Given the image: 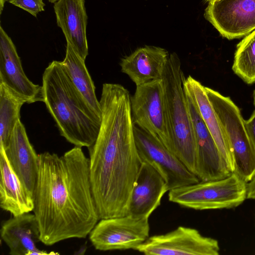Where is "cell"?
<instances>
[{"label":"cell","instance_id":"d4e9b609","mask_svg":"<svg viewBox=\"0 0 255 255\" xmlns=\"http://www.w3.org/2000/svg\"><path fill=\"white\" fill-rule=\"evenodd\" d=\"M245 123L249 135L255 146V110L250 118L246 120Z\"/></svg>","mask_w":255,"mask_h":255},{"label":"cell","instance_id":"52a82bcc","mask_svg":"<svg viewBox=\"0 0 255 255\" xmlns=\"http://www.w3.org/2000/svg\"><path fill=\"white\" fill-rule=\"evenodd\" d=\"M130 100L134 124L171 151V138L161 79L136 86Z\"/></svg>","mask_w":255,"mask_h":255},{"label":"cell","instance_id":"30bf717a","mask_svg":"<svg viewBox=\"0 0 255 255\" xmlns=\"http://www.w3.org/2000/svg\"><path fill=\"white\" fill-rule=\"evenodd\" d=\"M136 251L146 255H219L217 240L195 229L179 226L165 234L149 237Z\"/></svg>","mask_w":255,"mask_h":255},{"label":"cell","instance_id":"f546056e","mask_svg":"<svg viewBox=\"0 0 255 255\" xmlns=\"http://www.w3.org/2000/svg\"><path fill=\"white\" fill-rule=\"evenodd\" d=\"M58 0H48V1L51 3H54L55 2H56Z\"/></svg>","mask_w":255,"mask_h":255},{"label":"cell","instance_id":"ba28073f","mask_svg":"<svg viewBox=\"0 0 255 255\" xmlns=\"http://www.w3.org/2000/svg\"><path fill=\"white\" fill-rule=\"evenodd\" d=\"M149 230L148 218L125 215L100 219L89 235L97 250H136L149 237Z\"/></svg>","mask_w":255,"mask_h":255},{"label":"cell","instance_id":"484cf974","mask_svg":"<svg viewBox=\"0 0 255 255\" xmlns=\"http://www.w3.org/2000/svg\"><path fill=\"white\" fill-rule=\"evenodd\" d=\"M250 199L255 200V175L247 183V197Z\"/></svg>","mask_w":255,"mask_h":255},{"label":"cell","instance_id":"d6986e66","mask_svg":"<svg viewBox=\"0 0 255 255\" xmlns=\"http://www.w3.org/2000/svg\"><path fill=\"white\" fill-rule=\"evenodd\" d=\"M186 94L195 104L231 172L234 171L233 151L228 137L216 115L205 91V86L191 76L183 78Z\"/></svg>","mask_w":255,"mask_h":255},{"label":"cell","instance_id":"2e32d148","mask_svg":"<svg viewBox=\"0 0 255 255\" xmlns=\"http://www.w3.org/2000/svg\"><path fill=\"white\" fill-rule=\"evenodd\" d=\"M0 237L9 249L11 255H58L38 249L40 241L39 225L34 214L24 213L12 216L1 225Z\"/></svg>","mask_w":255,"mask_h":255},{"label":"cell","instance_id":"6da1fadb","mask_svg":"<svg viewBox=\"0 0 255 255\" xmlns=\"http://www.w3.org/2000/svg\"><path fill=\"white\" fill-rule=\"evenodd\" d=\"M130 99L122 85H103L101 126L95 142L88 148L92 191L100 219L127 215L142 163L135 142Z\"/></svg>","mask_w":255,"mask_h":255},{"label":"cell","instance_id":"8992f818","mask_svg":"<svg viewBox=\"0 0 255 255\" xmlns=\"http://www.w3.org/2000/svg\"><path fill=\"white\" fill-rule=\"evenodd\" d=\"M216 115L228 137L234 160V171L247 183L255 175V146L241 111L229 97L205 87Z\"/></svg>","mask_w":255,"mask_h":255},{"label":"cell","instance_id":"ffe728a7","mask_svg":"<svg viewBox=\"0 0 255 255\" xmlns=\"http://www.w3.org/2000/svg\"><path fill=\"white\" fill-rule=\"evenodd\" d=\"M0 207L12 216L33 211L32 194L22 184L11 168L0 146Z\"/></svg>","mask_w":255,"mask_h":255},{"label":"cell","instance_id":"277c9868","mask_svg":"<svg viewBox=\"0 0 255 255\" xmlns=\"http://www.w3.org/2000/svg\"><path fill=\"white\" fill-rule=\"evenodd\" d=\"M184 77L178 55L175 52L169 54L161 80L171 138V151L196 175V144L183 87Z\"/></svg>","mask_w":255,"mask_h":255},{"label":"cell","instance_id":"9a60e30c","mask_svg":"<svg viewBox=\"0 0 255 255\" xmlns=\"http://www.w3.org/2000/svg\"><path fill=\"white\" fill-rule=\"evenodd\" d=\"M3 149L11 168L33 196L38 173L39 155L30 142L20 120L17 122Z\"/></svg>","mask_w":255,"mask_h":255},{"label":"cell","instance_id":"ac0fdd59","mask_svg":"<svg viewBox=\"0 0 255 255\" xmlns=\"http://www.w3.org/2000/svg\"><path fill=\"white\" fill-rule=\"evenodd\" d=\"M169 54L164 48L145 45L122 58L121 71L127 74L136 86L161 79Z\"/></svg>","mask_w":255,"mask_h":255},{"label":"cell","instance_id":"8fae6325","mask_svg":"<svg viewBox=\"0 0 255 255\" xmlns=\"http://www.w3.org/2000/svg\"><path fill=\"white\" fill-rule=\"evenodd\" d=\"M204 16L229 40L255 30V0H218L208 3Z\"/></svg>","mask_w":255,"mask_h":255},{"label":"cell","instance_id":"7c38bea8","mask_svg":"<svg viewBox=\"0 0 255 255\" xmlns=\"http://www.w3.org/2000/svg\"><path fill=\"white\" fill-rule=\"evenodd\" d=\"M186 95L196 144V175L200 181L224 178L232 172L195 104Z\"/></svg>","mask_w":255,"mask_h":255},{"label":"cell","instance_id":"3957f363","mask_svg":"<svg viewBox=\"0 0 255 255\" xmlns=\"http://www.w3.org/2000/svg\"><path fill=\"white\" fill-rule=\"evenodd\" d=\"M43 102L61 136L79 147L92 146L102 118L88 105L70 79L61 61L54 60L42 75Z\"/></svg>","mask_w":255,"mask_h":255},{"label":"cell","instance_id":"83f0119b","mask_svg":"<svg viewBox=\"0 0 255 255\" xmlns=\"http://www.w3.org/2000/svg\"><path fill=\"white\" fill-rule=\"evenodd\" d=\"M253 103L254 106L255 107V90H254L253 93Z\"/></svg>","mask_w":255,"mask_h":255},{"label":"cell","instance_id":"5bb4252c","mask_svg":"<svg viewBox=\"0 0 255 255\" xmlns=\"http://www.w3.org/2000/svg\"><path fill=\"white\" fill-rule=\"evenodd\" d=\"M168 191L166 183L159 172L148 163L142 162L132 187L127 215L149 218Z\"/></svg>","mask_w":255,"mask_h":255},{"label":"cell","instance_id":"4316f807","mask_svg":"<svg viewBox=\"0 0 255 255\" xmlns=\"http://www.w3.org/2000/svg\"><path fill=\"white\" fill-rule=\"evenodd\" d=\"M6 1H8V0H0V14L1 13V12L2 11V9H3V6H4V4Z\"/></svg>","mask_w":255,"mask_h":255},{"label":"cell","instance_id":"44dd1931","mask_svg":"<svg viewBox=\"0 0 255 255\" xmlns=\"http://www.w3.org/2000/svg\"><path fill=\"white\" fill-rule=\"evenodd\" d=\"M61 62L75 88L90 108L102 118L100 103L97 98L95 87L85 60L75 51L68 42L65 58Z\"/></svg>","mask_w":255,"mask_h":255},{"label":"cell","instance_id":"cb8c5ba5","mask_svg":"<svg viewBox=\"0 0 255 255\" xmlns=\"http://www.w3.org/2000/svg\"><path fill=\"white\" fill-rule=\"evenodd\" d=\"M7 1L25 10L34 17L45 10V4L43 0H8Z\"/></svg>","mask_w":255,"mask_h":255},{"label":"cell","instance_id":"5b68a950","mask_svg":"<svg viewBox=\"0 0 255 255\" xmlns=\"http://www.w3.org/2000/svg\"><path fill=\"white\" fill-rule=\"evenodd\" d=\"M247 197V183L234 172L223 179L176 188L168 193L170 202L196 210L237 207Z\"/></svg>","mask_w":255,"mask_h":255},{"label":"cell","instance_id":"7a4b0ae2","mask_svg":"<svg viewBox=\"0 0 255 255\" xmlns=\"http://www.w3.org/2000/svg\"><path fill=\"white\" fill-rule=\"evenodd\" d=\"M38 155L33 212L40 242L52 246L67 239L86 238L100 220L89 158L76 146L61 156L48 151Z\"/></svg>","mask_w":255,"mask_h":255},{"label":"cell","instance_id":"f1b7e54d","mask_svg":"<svg viewBox=\"0 0 255 255\" xmlns=\"http://www.w3.org/2000/svg\"><path fill=\"white\" fill-rule=\"evenodd\" d=\"M206 2H212V1H216V0H204Z\"/></svg>","mask_w":255,"mask_h":255},{"label":"cell","instance_id":"e0dca14e","mask_svg":"<svg viewBox=\"0 0 255 255\" xmlns=\"http://www.w3.org/2000/svg\"><path fill=\"white\" fill-rule=\"evenodd\" d=\"M85 0H58L54 10L57 25L61 29L67 42L84 60L88 55L86 35L88 16Z\"/></svg>","mask_w":255,"mask_h":255},{"label":"cell","instance_id":"4fadbf2b","mask_svg":"<svg viewBox=\"0 0 255 255\" xmlns=\"http://www.w3.org/2000/svg\"><path fill=\"white\" fill-rule=\"evenodd\" d=\"M0 83H2L27 103L43 102L42 87L33 83L25 75L15 46L0 26Z\"/></svg>","mask_w":255,"mask_h":255},{"label":"cell","instance_id":"7402d4cb","mask_svg":"<svg viewBox=\"0 0 255 255\" xmlns=\"http://www.w3.org/2000/svg\"><path fill=\"white\" fill-rule=\"evenodd\" d=\"M26 101L2 83H0V146L5 148L13 130L20 120V112Z\"/></svg>","mask_w":255,"mask_h":255},{"label":"cell","instance_id":"9c48e42d","mask_svg":"<svg viewBox=\"0 0 255 255\" xmlns=\"http://www.w3.org/2000/svg\"><path fill=\"white\" fill-rule=\"evenodd\" d=\"M134 135L142 161L148 163L159 172L168 191L200 181L161 141L135 125Z\"/></svg>","mask_w":255,"mask_h":255},{"label":"cell","instance_id":"603a6c76","mask_svg":"<svg viewBox=\"0 0 255 255\" xmlns=\"http://www.w3.org/2000/svg\"><path fill=\"white\" fill-rule=\"evenodd\" d=\"M232 70L246 83H255V30L237 44Z\"/></svg>","mask_w":255,"mask_h":255}]
</instances>
